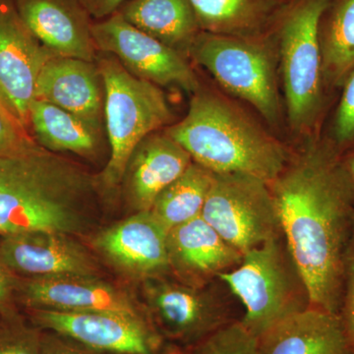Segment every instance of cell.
Returning <instances> with one entry per match:
<instances>
[{
	"instance_id": "6da1fadb",
	"label": "cell",
	"mask_w": 354,
	"mask_h": 354,
	"mask_svg": "<svg viewBox=\"0 0 354 354\" xmlns=\"http://www.w3.org/2000/svg\"><path fill=\"white\" fill-rule=\"evenodd\" d=\"M270 187L310 306L339 314L354 223V193L344 165L329 153L312 151Z\"/></svg>"
},
{
	"instance_id": "7a4b0ae2",
	"label": "cell",
	"mask_w": 354,
	"mask_h": 354,
	"mask_svg": "<svg viewBox=\"0 0 354 354\" xmlns=\"http://www.w3.org/2000/svg\"><path fill=\"white\" fill-rule=\"evenodd\" d=\"M165 132L213 174H249L271 183L286 167L283 147L213 93L197 91L185 118Z\"/></svg>"
},
{
	"instance_id": "3957f363",
	"label": "cell",
	"mask_w": 354,
	"mask_h": 354,
	"mask_svg": "<svg viewBox=\"0 0 354 354\" xmlns=\"http://www.w3.org/2000/svg\"><path fill=\"white\" fill-rule=\"evenodd\" d=\"M100 184V178L55 153L41 171L0 192V236L82 232Z\"/></svg>"
},
{
	"instance_id": "277c9868",
	"label": "cell",
	"mask_w": 354,
	"mask_h": 354,
	"mask_svg": "<svg viewBox=\"0 0 354 354\" xmlns=\"http://www.w3.org/2000/svg\"><path fill=\"white\" fill-rule=\"evenodd\" d=\"M95 64L104 88V124L111 155L100 181L114 188L122 181L130 156L151 133L171 124L174 113L162 88L133 75L111 53L97 51Z\"/></svg>"
},
{
	"instance_id": "5b68a950",
	"label": "cell",
	"mask_w": 354,
	"mask_h": 354,
	"mask_svg": "<svg viewBox=\"0 0 354 354\" xmlns=\"http://www.w3.org/2000/svg\"><path fill=\"white\" fill-rule=\"evenodd\" d=\"M218 279L241 300L245 309L241 323L257 339L310 306L306 286L283 234L243 254L241 264Z\"/></svg>"
},
{
	"instance_id": "8992f818",
	"label": "cell",
	"mask_w": 354,
	"mask_h": 354,
	"mask_svg": "<svg viewBox=\"0 0 354 354\" xmlns=\"http://www.w3.org/2000/svg\"><path fill=\"white\" fill-rule=\"evenodd\" d=\"M202 218L243 255L281 234L270 183L244 174H214Z\"/></svg>"
},
{
	"instance_id": "52a82bcc",
	"label": "cell",
	"mask_w": 354,
	"mask_h": 354,
	"mask_svg": "<svg viewBox=\"0 0 354 354\" xmlns=\"http://www.w3.org/2000/svg\"><path fill=\"white\" fill-rule=\"evenodd\" d=\"M164 276L143 281L147 315L174 351L194 346L236 320L216 288L194 286Z\"/></svg>"
},
{
	"instance_id": "ba28073f",
	"label": "cell",
	"mask_w": 354,
	"mask_h": 354,
	"mask_svg": "<svg viewBox=\"0 0 354 354\" xmlns=\"http://www.w3.org/2000/svg\"><path fill=\"white\" fill-rule=\"evenodd\" d=\"M190 55L225 90L257 109L272 124L279 121L281 106L271 57L258 44L236 37L200 32Z\"/></svg>"
},
{
	"instance_id": "9c48e42d",
	"label": "cell",
	"mask_w": 354,
	"mask_h": 354,
	"mask_svg": "<svg viewBox=\"0 0 354 354\" xmlns=\"http://www.w3.org/2000/svg\"><path fill=\"white\" fill-rule=\"evenodd\" d=\"M330 0H300L286 16L281 32V57L288 120L307 127L315 118L321 97L322 53L320 28Z\"/></svg>"
},
{
	"instance_id": "30bf717a",
	"label": "cell",
	"mask_w": 354,
	"mask_h": 354,
	"mask_svg": "<svg viewBox=\"0 0 354 354\" xmlns=\"http://www.w3.org/2000/svg\"><path fill=\"white\" fill-rule=\"evenodd\" d=\"M28 321L106 354H176L147 318L114 312L26 309Z\"/></svg>"
},
{
	"instance_id": "8fae6325",
	"label": "cell",
	"mask_w": 354,
	"mask_h": 354,
	"mask_svg": "<svg viewBox=\"0 0 354 354\" xmlns=\"http://www.w3.org/2000/svg\"><path fill=\"white\" fill-rule=\"evenodd\" d=\"M95 48L114 55L133 75L158 87L195 94L199 81L185 57L127 22L115 12L91 27Z\"/></svg>"
},
{
	"instance_id": "7c38bea8",
	"label": "cell",
	"mask_w": 354,
	"mask_h": 354,
	"mask_svg": "<svg viewBox=\"0 0 354 354\" xmlns=\"http://www.w3.org/2000/svg\"><path fill=\"white\" fill-rule=\"evenodd\" d=\"M16 299L25 310L114 312L149 319L144 307L127 290L106 283L99 277H18Z\"/></svg>"
},
{
	"instance_id": "4fadbf2b",
	"label": "cell",
	"mask_w": 354,
	"mask_h": 354,
	"mask_svg": "<svg viewBox=\"0 0 354 354\" xmlns=\"http://www.w3.org/2000/svg\"><path fill=\"white\" fill-rule=\"evenodd\" d=\"M0 256L18 277H99L93 256L70 234L32 232L0 236Z\"/></svg>"
},
{
	"instance_id": "5bb4252c",
	"label": "cell",
	"mask_w": 354,
	"mask_h": 354,
	"mask_svg": "<svg viewBox=\"0 0 354 354\" xmlns=\"http://www.w3.org/2000/svg\"><path fill=\"white\" fill-rule=\"evenodd\" d=\"M167 232L151 211L137 212L97 235L95 245L118 271L145 281L171 272Z\"/></svg>"
},
{
	"instance_id": "9a60e30c",
	"label": "cell",
	"mask_w": 354,
	"mask_h": 354,
	"mask_svg": "<svg viewBox=\"0 0 354 354\" xmlns=\"http://www.w3.org/2000/svg\"><path fill=\"white\" fill-rule=\"evenodd\" d=\"M19 15L0 12V91L21 124L30 125V106L44 64L55 57Z\"/></svg>"
},
{
	"instance_id": "2e32d148",
	"label": "cell",
	"mask_w": 354,
	"mask_h": 354,
	"mask_svg": "<svg viewBox=\"0 0 354 354\" xmlns=\"http://www.w3.org/2000/svg\"><path fill=\"white\" fill-rule=\"evenodd\" d=\"M35 99L65 109L104 132V88L95 62L50 57L39 72Z\"/></svg>"
},
{
	"instance_id": "e0dca14e",
	"label": "cell",
	"mask_w": 354,
	"mask_h": 354,
	"mask_svg": "<svg viewBox=\"0 0 354 354\" xmlns=\"http://www.w3.org/2000/svg\"><path fill=\"white\" fill-rule=\"evenodd\" d=\"M167 250L171 272L194 286L209 285L243 258L202 216L169 230Z\"/></svg>"
},
{
	"instance_id": "ac0fdd59",
	"label": "cell",
	"mask_w": 354,
	"mask_h": 354,
	"mask_svg": "<svg viewBox=\"0 0 354 354\" xmlns=\"http://www.w3.org/2000/svg\"><path fill=\"white\" fill-rule=\"evenodd\" d=\"M21 20L51 53L95 62L92 21L81 0H19Z\"/></svg>"
},
{
	"instance_id": "d6986e66",
	"label": "cell",
	"mask_w": 354,
	"mask_h": 354,
	"mask_svg": "<svg viewBox=\"0 0 354 354\" xmlns=\"http://www.w3.org/2000/svg\"><path fill=\"white\" fill-rule=\"evenodd\" d=\"M193 160L165 131L151 133L134 149L123 174L125 197L137 212L150 211L153 202L189 167Z\"/></svg>"
},
{
	"instance_id": "ffe728a7",
	"label": "cell",
	"mask_w": 354,
	"mask_h": 354,
	"mask_svg": "<svg viewBox=\"0 0 354 354\" xmlns=\"http://www.w3.org/2000/svg\"><path fill=\"white\" fill-rule=\"evenodd\" d=\"M257 354H354L341 316L307 307L258 339Z\"/></svg>"
},
{
	"instance_id": "44dd1931",
	"label": "cell",
	"mask_w": 354,
	"mask_h": 354,
	"mask_svg": "<svg viewBox=\"0 0 354 354\" xmlns=\"http://www.w3.org/2000/svg\"><path fill=\"white\" fill-rule=\"evenodd\" d=\"M118 12L183 57L201 32L189 0H127Z\"/></svg>"
},
{
	"instance_id": "7402d4cb",
	"label": "cell",
	"mask_w": 354,
	"mask_h": 354,
	"mask_svg": "<svg viewBox=\"0 0 354 354\" xmlns=\"http://www.w3.org/2000/svg\"><path fill=\"white\" fill-rule=\"evenodd\" d=\"M29 120L37 143L48 152L71 153L90 160L101 152L104 132L50 102L35 99Z\"/></svg>"
},
{
	"instance_id": "603a6c76",
	"label": "cell",
	"mask_w": 354,
	"mask_h": 354,
	"mask_svg": "<svg viewBox=\"0 0 354 354\" xmlns=\"http://www.w3.org/2000/svg\"><path fill=\"white\" fill-rule=\"evenodd\" d=\"M200 30L211 34L239 37L265 24L279 0H189Z\"/></svg>"
},
{
	"instance_id": "cb8c5ba5",
	"label": "cell",
	"mask_w": 354,
	"mask_h": 354,
	"mask_svg": "<svg viewBox=\"0 0 354 354\" xmlns=\"http://www.w3.org/2000/svg\"><path fill=\"white\" fill-rule=\"evenodd\" d=\"M213 179V172L193 162L158 195L151 213L167 232L201 216Z\"/></svg>"
},
{
	"instance_id": "d4e9b609",
	"label": "cell",
	"mask_w": 354,
	"mask_h": 354,
	"mask_svg": "<svg viewBox=\"0 0 354 354\" xmlns=\"http://www.w3.org/2000/svg\"><path fill=\"white\" fill-rule=\"evenodd\" d=\"M322 72L330 81L342 80L354 69V0H337L320 38Z\"/></svg>"
},
{
	"instance_id": "484cf974",
	"label": "cell",
	"mask_w": 354,
	"mask_h": 354,
	"mask_svg": "<svg viewBox=\"0 0 354 354\" xmlns=\"http://www.w3.org/2000/svg\"><path fill=\"white\" fill-rule=\"evenodd\" d=\"M258 339L235 320L176 354H257Z\"/></svg>"
},
{
	"instance_id": "4316f807",
	"label": "cell",
	"mask_w": 354,
	"mask_h": 354,
	"mask_svg": "<svg viewBox=\"0 0 354 354\" xmlns=\"http://www.w3.org/2000/svg\"><path fill=\"white\" fill-rule=\"evenodd\" d=\"M43 333L23 316L16 320L0 318V354H41Z\"/></svg>"
},
{
	"instance_id": "83f0119b",
	"label": "cell",
	"mask_w": 354,
	"mask_h": 354,
	"mask_svg": "<svg viewBox=\"0 0 354 354\" xmlns=\"http://www.w3.org/2000/svg\"><path fill=\"white\" fill-rule=\"evenodd\" d=\"M55 155L43 148L23 155H0V192L41 171Z\"/></svg>"
},
{
	"instance_id": "f1b7e54d",
	"label": "cell",
	"mask_w": 354,
	"mask_h": 354,
	"mask_svg": "<svg viewBox=\"0 0 354 354\" xmlns=\"http://www.w3.org/2000/svg\"><path fill=\"white\" fill-rule=\"evenodd\" d=\"M339 315L354 353V223L344 259V286Z\"/></svg>"
},
{
	"instance_id": "f546056e",
	"label": "cell",
	"mask_w": 354,
	"mask_h": 354,
	"mask_svg": "<svg viewBox=\"0 0 354 354\" xmlns=\"http://www.w3.org/2000/svg\"><path fill=\"white\" fill-rule=\"evenodd\" d=\"M41 148L18 121L0 111V155H23Z\"/></svg>"
},
{
	"instance_id": "4dcf8cb0",
	"label": "cell",
	"mask_w": 354,
	"mask_h": 354,
	"mask_svg": "<svg viewBox=\"0 0 354 354\" xmlns=\"http://www.w3.org/2000/svg\"><path fill=\"white\" fill-rule=\"evenodd\" d=\"M335 138L341 144L354 141V69L351 72L337 109Z\"/></svg>"
},
{
	"instance_id": "1f68e13d",
	"label": "cell",
	"mask_w": 354,
	"mask_h": 354,
	"mask_svg": "<svg viewBox=\"0 0 354 354\" xmlns=\"http://www.w3.org/2000/svg\"><path fill=\"white\" fill-rule=\"evenodd\" d=\"M18 276L8 267L0 256V318L16 320L22 317L16 299Z\"/></svg>"
},
{
	"instance_id": "d6a6232c",
	"label": "cell",
	"mask_w": 354,
	"mask_h": 354,
	"mask_svg": "<svg viewBox=\"0 0 354 354\" xmlns=\"http://www.w3.org/2000/svg\"><path fill=\"white\" fill-rule=\"evenodd\" d=\"M41 354H106L88 348L80 342L50 330H43Z\"/></svg>"
},
{
	"instance_id": "836d02e7",
	"label": "cell",
	"mask_w": 354,
	"mask_h": 354,
	"mask_svg": "<svg viewBox=\"0 0 354 354\" xmlns=\"http://www.w3.org/2000/svg\"><path fill=\"white\" fill-rule=\"evenodd\" d=\"M127 0H81L91 18L99 21L118 12Z\"/></svg>"
},
{
	"instance_id": "e575fe53",
	"label": "cell",
	"mask_w": 354,
	"mask_h": 354,
	"mask_svg": "<svg viewBox=\"0 0 354 354\" xmlns=\"http://www.w3.org/2000/svg\"><path fill=\"white\" fill-rule=\"evenodd\" d=\"M0 111H1L4 114H6L8 118H12V120L20 122L19 120L16 118L15 113H14L13 109H11L10 104H8V102L6 101L4 95H2L1 91H0Z\"/></svg>"
},
{
	"instance_id": "d590c367",
	"label": "cell",
	"mask_w": 354,
	"mask_h": 354,
	"mask_svg": "<svg viewBox=\"0 0 354 354\" xmlns=\"http://www.w3.org/2000/svg\"><path fill=\"white\" fill-rule=\"evenodd\" d=\"M342 165H344V171H346V176L348 177L349 183H351L354 193V153L346 160V164Z\"/></svg>"
}]
</instances>
